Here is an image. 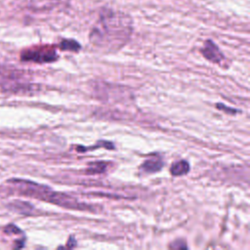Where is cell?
I'll return each instance as SVG.
<instances>
[{"label": "cell", "mask_w": 250, "mask_h": 250, "mask_svg": "<svg viewBox=\"0 0 250 250\" xmlns=\"http://www.w3.org/2000/svg\"><path fill=\"white\" fill-rule=\"evenodd\" d=\"M201 53L207 60L215 63H220L224 60L223 53L212 40H207L205 42L204 47L201 49Z\"/></svg>", "instance_id": "4"}, {"label": "cell", "mask_w": 250, "mask_h": 250, "mask_svg": "<svg viewBox=\"0 0 250 250\" xmlns=\"http://www.w3.org/2000/svg\"><path fill=\"white\" fill-rule=\"evenodd\" d=\"M170 248H173V249H187L188 245L186 244V242L184 240L177 239V240H175L174 242L171 243Z\"/></svg>", "instance_id": "10"}, {"label": "cell", "mask_w": 250, "mask_h": 250, "mask_svg": "<svg viewBox=\"0 0 250 250\" xmlns=\"http://www.w3.org/2000/svg\"><path fill=\"white\" fill-rule=\"evenodd\" d=\"M75 245H76V241H75L74 237H73V236H70V237L68 238V241H67V246L70 247V248H72V247H74Z\"/></svg>", "instance_id": "12"}, {"label": "cell", "mask_w": 250, "mask_h": 250, "mask_svg": "<svg viewBox=\"0 0 250 250\" xmlns=\"http://www.w3.org/2000/svg\"><path fill=\"white\" fill-rule=\"evenodd\" d=\"M57 59L58 55L56 50L47 47L26 50L21 55L22 61H31L35 62H51Z\"/></svg>", "instance_id": "3"}, {"label": "cell", "mask_w": 250, "mask_h": 250, "mask_svg": "<svg viewBox=\"0 0 250 250\" xmlns=\"http://www.w3.org/2000/svg\"><path fill=\"white\" fill-rule=\"evenodd\" d=\"M163 167V161L159 157H152L146 159L143 165L142 170L146 173H155L157 171H160Z\"/></svg>", "instance_id": "5"}, {"label": "cell", "mask_w": 250, "mask_h": 250, "mask_svg": "<svg viewBox=\"0 0 250 250\" xmlns=\"http://www.w3.org/2000/svg\"><path fill=\"white\" fill-rule=\"evenodd\" d=\"M100 146H104V147H105V148H107V149H113V148H114V145H113L112 143H110V142H106V141H103L102 143H101V142H99L97 146H91V147L78 146V147H77V150H78V151H86V150H89V149H96V148H98V147H100Z\"/></svg>", "instance_id": "9"}, {"label": "cell", "mask_w": 250, "mask_h": 250, "mask_svg": "<svg viewBox=\"0 0 250 250\" xmlns=\"http://www.w3.org/2000/svg\"><path fill=\"white\" fill-rule=\"evenodd\" d=\"M131 31V19L127 15L106 10L101 14L99 21L92 29L90 38L95 45L118 48L126 42Z\"/></svg>", "instance_id": "1"}, {"label": "cell", "mask_w": 250, "mask_h": 250, "mask_svg": "<svg viewBox=\"0 0 250 250\" xmlns=\"http://www.w3.org/2000/svg\"><path fill=\"white\" fill-rule=\"evenodd\" d=\"M188 171H189V164L186 160L177 161L170 168V173L173 176H183L188 174Z\"/></svg>", "instance_id": "6"}, {"label": "cell", "mask_w": 250, "mask_h": 250, "mask_svg": "<svg viewBox=\"0 0 250 250\" xmlns=\"http://www.w3.org/2000/svg\"><path fill=\"white\" fill-rule=\"evenodd\" d=\"M10 183L20 193L26 196L49 201L61 206H62L65 202V194L53 191L49 187L25 180H11Z\"/></svg>", "instance_id": "2"}, {"label": "cell", "mask_w": 250, "mask_h": 250, "mask_svg": "<svg viewBox=\"0 0 250 250\" xmlns=\"http://www.w3.org/2000/svg\"><path fill=\"white\" fill-rule=\"evenodd\" d=\"M216 106L220 109V110H223L229 114H235L237 112H239V110H236L234 108H231V107H229V106H226L224 104H217Z\"/></svg>", "instance_id": "11"}, {"label": "cell", "mask_w": 250, "mask_h": 250, "mask_svg": "<svg viewBox=\"0 0 250 250\" xmlns=\"http://www.w3.org/2000/svg\"><path fill=\"white\" fill-rule=\"evenodd\" d=\"M60 48L62 50H66V51H72V52H77L80 49V45L78 42L72 39H65L62 40L60 44Z\"/></svg>", "instance_id": "7"}, {"label": "cell", "mask_w": 250, "mask_h": 250, "mask_svg": "<svg viewBox=\"0 0 250 250\" xmlns=\"http://www.w3.org/2000/svg\"><path fill=\"white\" fill-rule=\"evenodd\" d=\"M106 169V164L104 162H94L91 163L86 170L87 174H98V173H103Z\"/></svg>", "instance_id": "8"}]
</instances>
